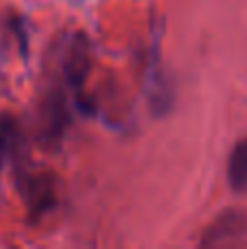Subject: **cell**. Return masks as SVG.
<instances>
[{"label": "cell", "mask_w": 247, "mask_h": 249, "mask_svg": "<svg viewBox=\"0 0 247 249\" xmlns=\"http://www.w3.org/2000/svg\"><path fill=\"white\" fill-rule=\"evenodd\" d=\"M204 247H247V212L230 210L221 214L201 238Z\"/></svg>", "instance_id": "obj_1"}, {"label": "cell", "mask_w": 247, "mask_h": 249, "mask_svg": "<svg viewBox=\"0 0 247 249\" xmlns=\"http://www.w3.org/2000/svg\"><path fill=\"white\" fill-rule=\"evenodd\" d=\"M88 72H90V46H88V39L83 35H77L70 42L68 53L64 57V74L68 86L72 88L74 96H77L79 105H83L81 90H83V81H86Z\"/></svg>", "instance_id": "obj_2"}, {"label": "cell", "mask_w": 247, "mask_h": 249, "mask_svg": "<svg viewBox=\"0 0 247 249\" xmlns=\"http://www.w3.org/2000/svg\"><path fill=\"white\" fill-rule=\"evenodd\" d=\"M24 153L22 146V133L18 123L11 116H0V166L13 164L18 166Z\"/></svg>", "instance_id": "obj_3"}, {"label": "cell", "mask_w": 247, "mask_h": 249, "mask_svg": "<svg viewBox=\"0 0 247 249\" xmlns=\"http://www.w3.org/2000/svg\"><path fill=\"white\" fill-rule=\"evenodd\" d=\"M228 181L236 195L247 197V138L236 142L228 162Z\"/></svg>", "instance_id": "obj_4"}]
</instances>
